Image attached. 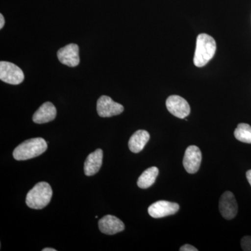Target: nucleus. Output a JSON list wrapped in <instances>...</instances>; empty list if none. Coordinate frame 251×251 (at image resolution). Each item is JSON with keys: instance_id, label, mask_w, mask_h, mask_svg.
<instances>
[{"instance_id": "nucleus-1", "label": "nucleus", "mask_w": 251, "mask_h": 251, "mask_svg": "<svg viewBox=\"0 0 251 251\" xmlns=\"http://www.w3.org/2000/svg\"><path fill=\"white\" fill-rule=\"evenodd\" d=\"M216 43L214 38L206 34L198 36L193 62L198 67L205 66L216 53Z\"/></svg>"}, {"instance_id": "nucleus-2", "label": "nucleus", "mask_w": 251, "mask_h": 251, "mask_svg": "<svg viewBox=\"0 0 251 251\" xmlns=\"http://www.w3.org/2000/svg\"><path fill=\"white\" fill-rule=\"evenodd\" d=\"M48 149L47 143L42 138H32L23 142L15 149L13 156L17 161H26L40 156Z\"/></svg>"}, {"instance_id": "nucleus-3", "label": "nucleus", "mask_w": 251, "mask_h": 251, "mask_svg": "<svg viewBox=\"0 0 251 251\" xmlns=\"http://www.w3.org/2000/svg\"><path fill=\"white\" fill-rule=\"evenodd\" d=\"M52 196L50 185L45 181H41L28 192L26 204L31 209H41L49 204Z\"/></svg>"}, {"instance_id": "nucleus-4", "label": "nucleus", "mask_w": 251, "mask_h": 251, "mask_svg": "<svg viewBox=\"0 0 251 251\" xmlns=\"http://www.w3.org/2000/svg\"><path fill=\"white\" fill-rule=\"evenodd\" d=\"M22 69L9 62H0V80L10 85H19L24 80Z\"/></svg>"}, {"instance_id": "nucleus-5", "label": "nucleus", "mask_w": 251, "mask_h": 251, "mask_svg": "<svg viewBox=\"0 0 251 251\" xmlns=\"http://www.w3.org/2000/svg\"><path fill=\"white\" fill-rule=\"evenodd\" d=\"M97 112L101 117H110L120 115L123 112V105L114 101L108 96H101L97 100Z\"/></svg>"}, {"instance_id": "nucleus-6", "label": "nucleus", "mask_w": 251, "mask_h": 251, "mask_svg": "<svg viewBox=\"0 0 251 251\" xmlns=\"http://www.w3.org/2000/svg\"><path fill=\"white\" fill-rule=\"evenodd\" d=\"M166 107L172 115L179 119L189 115L191 108L186 99L177 95H172L166 100Z\"/></svg>"}, {"instance_id": "nucleus-7", "label": "nucleus", "mask_w": 251, "mask_h": 251, "mask_svg": "<svg viewBox=\"0 0 251 251\" xmlns=\"http://www.w3.org/2000/svg\"><path fill=\"white\" fill-rule=\"evenodd\" d=\"M202 161L201 150L195 145L188 147L185 151L183 165L185 170L189 174H194L199 171Z\"/></svg>"}, {"instance_id": "nucleus-8", "label": "nucleus", "mask_w": 251, "mask_h": 251, "mask_svg": "<svg viewBox=\"0 0 251 251\" xmlns=\"http://www.w3.org/2000/svg\"><path fill=\"white\" fill-rule=\"evenodd\" d=\"M179 209L177 203L169 202V201H160L153 203L148 208V213L154 219L166 217L176 214Z\"/></svg>"}, {"instance_id": "nucleus-9", "label": "nucleus", "mask_w": 251, "mask_h": 251, "mask_svg": "<svg viewBox=\"0 0 251 251\" xmlns=\"http://www.w3.org/2000/svg\"><path fill=\"white\" fill-rule=\"evenodd\" d=\"M219 211L226 220L233 219L237 216L238 204L233 193L226 191L220 199Z\"/></svg>"}, {"instance_id": "nucleus-10", "label": "nucleus", "mask_w": 251, "mask_h": 251, "mask_svg": "<svg viewBox=\"0 0 251 251\" xmlns=\"http://www.w3.org/2000/svg\"><path fill=\"white\" fill-rule=\"evenodd\" d=\"M57 57L59 62L68 67H75L80 63L79 47L76 44H71L59 50Z\"/></svg>"}, {"instance_id": "nucleus-11", "label": "nucleus", "mask_w": 251, "mask_h": 251, "mask_svg": "<svg viewBox=\"0 0 251 251\" xmlns=\"http://www.w3.org/2000/svg\"><path fill=\"white\" fill-rule=\"evenodd\" d=\"M99 227L102 233L112 235L122 232L125 226L116 216L106 215L99 220Z\"/></svg>"}, {"instance_id": "nucleus-12", "label": "nucleus", "mask_w": 251, "mask_h": 251, "mask_svg": "<svg viewBox=\"0 0 251 251\" xmlns=\"http://www.w3.org/2000/svg\"><path fill=\"white\" fill-rule=\"evenodd\" d=\"M57 115V110L51 102H46L33 115V122L36 124H45L53 121Z\"/></svg>"}, {"instance_id": "nucleus-13", "label": "nucleus", "mask_w": 251, "mask_h": 251, "mask_svg": "<svg viewBox=\"0 0 251 251\" xmlns=\"http://www.w3.org/2000/svg\"><path fill=\"white\" fill-rule=\"evenodd\" d=\"M103 152L100 149H98L87 156L84 166V171L87 176H93L98 173L103 163Z\"/></svg>"}, {"instance_id": "nucleus-14", "label": "nucleus", "mask_w": 251, "mask_h": 251, "mask_svg": "<svg viewBox=\"0 0 251 251\" xmlns=\"http://www.w3.org/2000/svg\"><path fill=\"white\" fill-rule=\"evenodd\" d=\"M150 135L145 130H138L130 137L128 141V148L133 153L140 152L150 140Z\"/></svg>"}, {"instance_id": "nucleus-15", "label": "nucleus", "mask_w": 251, "mask_h": 251, "mask_svg": "<svg viewBox=\"0 0 251 251\" xmlns=\"http://www.w3.org/2000/svg\"><path fill=\"white\" fill-rule=\"evenodd\" d=\"M158 173L159 171L156 167H151L147 169L138 178V182H137L138 187L145 189L152 186L156 181Z\"/></svg>"}, {"instance_id": "nucleus-16", "label": "nucleus", "mask_w": 251, "mask_h": 251, "mask_svg": "<svg viewBox=\"0 0 251 251\" xmlns=\"http://www.w3.org/2000/svg\"><path fill=\"white\" fill-rule=\"evenodd\" d=\"M234 135L239 141L251 144V126L248 124L241 123L238 125Z\"/></svg>"}, {"instance_id": "nucleus-17", "label": "nucleus", "mask_w": 251, "mask_h": 251, "mask_svg": "<svg viewBox=\"0 0 251 251\" xmlns=\"http://www.w3.org/2000/svg\"><path fill=\"white\" fill-rule=\"evenodd\" d=\"M241 245H242L243 251H251V237L246 236V237H243Z\"/></svg>"}, {"instance_id": "nucleus-18", "label": "nucleus", "mask_w": 251, "mask_h": 251, "mask_svg": "<svg viewBox=\"0 0 251 251\" xmlns=\"http://www.w3.org/2000/svg\"><path fill=\"white\" fill-rule=\"evenodd\" d=\"M181 251H198V249L196 247H193V246L190 245V244H185L182 246L179 249Z\"/></svg>"}, {"instance_id": "nucleus-19", "label": "nucleus", "mask_w": 251, "mask_h": 251, "mask_svg": "<svg viewBox=\"0 0 251 251\" xmlns=\"http://www.w3.org/2000/svg\"><path fill=\"white\" fill-rule=\"evenodd\" d=\"M4 18L2 14H0V29H2L4 25Z\"/></svg>"}, {"instance_id": "nucleus-20", "label": "nucleus", "mask_w": 251, "mask_h": 251, "mask_svg": "<svg viewBox=\"0 0 251 251\" xmlns=\"http://www.w3.org/2000/svg\"><path fill=\"white\" fill-rule=\"evenodd\" d=\"M247 178L248 179V181H249V184H250L251 186V170H250V171H247Z\"/></svg>"}, {"instance_id": "nucleus-21", "label": "nucleus", "mask_w": 251, "mask_h": 251, "mask_svg": "<svg viewBox=\"0 0 251 251\" xmlns=\"http://www.w3.org/2000/svg\"><path fill=\"white\" fill-rule=\"evenodd\" d=\"M43 251H56V250L52 248H46V249H43Z\"/></svg>"}]
</instances>
